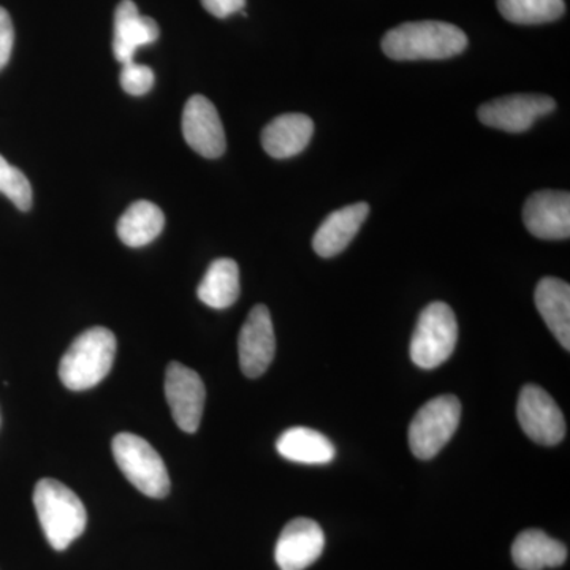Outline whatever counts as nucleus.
Instances as JSON below:
<instances>
[{
    "instance_id": "1",
    "label": "nucleus",
    "mask_w": 570,
    "mask_h": 570,
    "mask_svg": "<svg viewBox=\"0 0 570 570\" xmlns=\"http://www.w3.org/2000/svg\"><path fill=\"white\" fill-rule=\"evenodd\" d=\"M466 48V33L444 21L404 22L382 39V51L393 61H441Z\"/></svg>"
},
{
    "instance_id": "2",
    "label": "nucleus",
    "mask_w": 570,
    "mask_h": 570,
    "mask_svg": "<svg viewBox=\"0 0 570 570\" xmlns=\"http://www.w3.org/2000/svg\"><path fill=\"white\" fill-rule=\"evenodd\" d=\"M33 505L45 538L55 550L69 549L70 543L86 530L88 513L85 504L59 480H39L33 490Z\"/></svg>"
},
{
    "instance_id": "3",
    "label": "nucleus",
    "mask_w": 570,
    "mask_h": 570,
    "mask_svg": "<svg viewBox=\"0 0 570 570\" xmlns=\"http://www.w3.org/2000/svg\"><path fill=\"white\" fill-rule=\"evenodd\" d=\"M116 336L105 326L86 330L71 343L59 363V377L71 392L96 387L115 363Z\"/></svg>"
},
{
    "instance_id": "4",
    "label": "nucleus",
    "mask_w": 570,
    "mask_h": 570,
    "mask_svg": "<svg viewBox=\"0 0 570 570\" xmlns=\"http://www.w3.org/2000/svg\"><path fill=\"white\" fill-rule=\"evenodd\" d=\"M112 455L126 479L142 494L163 499L170 493V475L156 449L132 433L112 439Z\"/></svg>"
},
{
    "instance_id": "5",
    "label": "nucleus",
    "mask_w": 570,
    "mask_h": 570,
    "mask_svg": "<svg viewBox=\"0 0 570 570\" xmlns=\"http://www.w3.org/2000/svg\"><path fill=\"white\" fill-rule=\"evenodd\" d=\"M459 341V322L452 307L442 302L428 305L420 314L411 340V360L423 370L448 362Z\"/></svg>"
},
{
    "instance_id": "6",
    "label": "nucleus",
    "mask_w": 570,
    "mask_h": 570,
    "mask_svg": "<svg viewBox=\"0 0 570 570\" xmlns=\"http://www.w3.org/2000/svg\"><path fill=\"white\" fill-rule=\"evenodd\" d=\"M461 404L459 397L442 395L420 407L409 426V448L420 460H431L445 448L459 430Z\"/></svg>"
},
{
    "instance_id": "7",
    "label": "nucleus",
    "mask_w": 570,
    "mask_h": 570,
    "mask_svg": "<svg viewBox=\"0 0 570 570\" xmlns=\"http://www.w3.org/2000/svg\"><path fill=\"white\" fill-rule=\"evenodd\" d=\"M557 104L540 94H513L491 100L479 108L480 122L504 132L520 134L531 129L542 116L550 115Z\"/></svg>"
},
{
    "instance_id": "8",
    "label": "nucleus",
    "mask_w": 570,
    "mask_h": 570,
    "mask_svg": "<svg viewBox=\"0 0 570 570\" xmlns=\"http://www.w3.org/2000/svg\"><path fill=\"white\" fill-rule=\"evenodd\" d=\"M165 397L176 425L184 433H195L204 417L206 390L204 381L190 367L174 362L165 374Z\"/></svg>"
},
{
    "instance_id": "9",
    "label": "nucleus",
    "mask_w": 570,
    "mask_h": 570,
    "mask_svg": "<svg viewBox=\"0 0 570 570\" xmlns=\"http://www.w3.org/2000/svg\"><path fill=\"white\" fill-rule=\"evenodd\" d=\"M517 415L524 433L538 444L557 445L566 436V420L561 409L538 385L521 389Z\"/></svg>"
},
{
    "instance_id": "10",
    "label": "nucleus",
    "mask_w": 570,
    "mask_h": 570,
    "mask_svg": "<svg viewBox=\"0 0 570 570\" xmlns=\"http://www.w3.org/2000/svg\"><path fill=\"white\" fill-rule=\"evenodd\" d=\"M239 366L245 376L255 379L272 365L276 336L272 314L265 305L253 307L238 337Z\"/></svg>"
},
{
    "instance_id": "11",
    "label": "nucleus",
    "mask_w": 570,
    "mask_h": 570,
    "mask_svg": "<svg viewBox=\"0 0 570 570\" xmlns=\"http://www.w3.org/2000/svg\"><path fill=\"white\" fill-rule=\"evenodd\" d=\"M183 134L187 145L206 159H217L227 148L219 112L204 96H193L187 100L183 112Z\"/></svg>"
},
{
    "instance_id": "12",
    "label": "nucleus",
    "mask_w": 570,
    "mask_h": 570,
    "mask_svg": "<svg viewBox=\"0 0 570 570\" xmlns=\"http://www.w3.org/2000/svg\"><path fill=\"white\" fill-rule=\"evenodd\" d=\"M325 534L316 521L295 519L277 539L275 558L281 570H305L324 553Z\"/></svg>"
},
{
    "instance_id": "13",
    "label": "nucleus",
    "mask_w": 570,
    "mask_h": 570,
    "mask_svg": "<svg viewBox=\"0 0 570 570\" xmlns=\"http://www.w3.org/2000/svg\"><path fill=\"white\" fill-rule=\"evenodd\" d=\"M528 232L540 239H568L570 236V195L562 190H539L523 208Z\"/></svg>"
},
{
    "instance_id": "14",
    "label": "nucleus",
    "mask_w": 570,
    "mask_h": 570,
    "mask_svg": "<svg viewBox=\"0 0 570 570\" xmlns=\"http://www.w3.org/2000/svg\"><path fill=\"white\" fill-rule=\"evenodd\" d=\"M159 26L149 17H141L134 0H122L115 11L112 52L116 61L132 62L138 48L156 43Z\"/></svg>"
},
{
    "instance_id": "15",
    "label": "nucleus",
    "mask_w": 570,
    "mask_h": 570,
    "mask_svg": "<svg viewBox=\"0 0 570 570\" xmlns=\"http://www.w3.org/2000/svg\"><path fill=\"white\" fill-rule=\"evenodd\" d=\"M367 214H370V205L365 202L344 206L330 214L314 235L313 247L316 254L330 258L343 253L358 234Z\"/></svg>"
},
{
    "instance_id": "16",
    "label": "nucleus",
    "mask_w": 570,
    "mask_h": 570,
    "mask_svg": "<svg viewBox=\"0 0 570 570\" xmlns=\"http://www.w3.org/2000/svg\"><path fill=\"white\" fill-rule=\"evenodd\" d=\"M314 134V121L302 112L277 116L262 132V146L275 159H288L305 151Z\"/></svg>"
},
{
    "instance_id": "17",
    "label": "nucleus",
    "mask_w": 570,
    "mask_h": 570,
    "mask_svg": "<svg viewBox=\"0 0 570 570\" xmlns=\"http://www.w3.org/2000/svg\"><path fill=\"white\" fill-rule=\"evenodd\" d=\"M535 307L566 351L570 348V287L558 277H543L535 288Z\"/></svg>"
},
{
    "instance_id": "18",
    "label": "nucleus",
    "mask_w": 570,
    "mask_h": 570,
    "mask_svg": "<svg viewBox=\"0 0 570 570\" xmlns=\"http://www.w3.org/2000/svg\"><path fill=\"white\" fill-rule=\"evenodd\" d=\"M512 558L521 570L560 568L568 560V549L543 531L527 530L517 535Z\"/></svg>"
},
{
    "instance_id": "19",
    "label": "nucleus",
    "mask_w": 570,
    "mask_h": 570,
    "mask_svg": "<svg viewBox=\"0 0 570 570\" xmlns=\"http://www.w3.org/2000/svg\"><path fill=\"white\" fill-rule=\"evenodd\" d=\"M285 460L302 464H326L335 459V445L324 434L311 428L295 426L284 431L276 442Z\"/></svg>"
},
{
    "instance_id": "20",
    "label": "nucleus",
    "mask_w": 570,
    "mask_h": 570,
    "mask_svg": "<svg viewBox=\"0 0 570 570\" xmlns=\"http://www.w3.org/2000/svg\"><path fill=\"white\" fill-rule=\"evenodd\" d=\"M164 227L163 209L153 202L138 200L124 212L116 232L124 245L141 247L149 245L163 234Z\"/></svg>"
},
{
    "instance_id": "21",
    "label": "nucleus",
    "mask_w": 570,
    "mask_h": 570,
    "mask_svg": "<svg viewBox=\"0 0 570 570\" xmlns=\"http://www.w3.org/2000/svg\"><path fill=\"white\" fill-rule=\"evenodd\" d=\"M239 292V268L232 258L214 261L197 288L200 302L213 309H227L235 305Z\"/></svg>"
},
{
    "instance_id": "22",
    "label": "nucleus",
    "mask_w": 570,
    "mask_h": 570,
    "mask_svg": "<svg viewBox=\"0 0 570 570\" xmlns=\"http://www.w3.org/2000/svg\"><path fill=\"white\" fill-rule=\"evenodd\" d=\"M498 10L513 24H546L560 20L564 0H498Z\"/></svg>"
},
{
    "instance_id": "23",
    "label": "nucleus",
    "mask_w": 570,
    "mask_h": 570,
    "mask_svg": "<svg viewBox=\"0 0 570 570\" xmlns=\"http://www.w3.org/2000/svg\"><path fill=\"white\" fill-rule=\"evenodd\" d=\"M0 194L6 195L22 213L32 208V186L28 176L7 163L3 156H0Z\"/></svg>"
},
{
    "instance_id": "24",
    "label": "nucleus",
    "mask_w": 570,
    "mask_h": 570,
    "mask_svg": "<svg viewBox=\"0 0 570 570\" xmlns=\"http://www.w3.org/2000/svg\"><path fill=\"white\" fill-rule=\"evenodd\" d=\"M124 91L134 97H141L151 91L156 75L151 67L140 66L135 61L122 63L121 77H119Z\"/></svg>"
},
{
    "instance_id": "25",
    "label": "nucleus",
    "mask_w": 570,
    "mask_h": 570,
    "mask_svg": "<svg viewBox=\"0 0 570 570\" xmlns=\"http://www.w3.org/2000/svg\"><path fill=\"white\" fill-rule=\"evenodd\" d=\"M14 45L13 21L9 11L0 7V70L6 69L11 58Z\"/></svg>"
},
{
    "instance_id": "26",
    "label": "nucleus",
    "mask_w": 570,
    "mask_h": 570,
    "mask_svg": "<svg viewBox=\"0 0 570 570\" xmlns=\"http://www.w3.org/2000/svg\"><path fill=\"white\" fill-rule=\"evenodd\" d=\"M202 6L213 17L224 20L232 14L242 13L246 7V0H202Z\"/></svg>"
}]
</instances>
